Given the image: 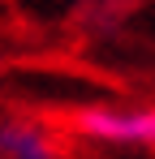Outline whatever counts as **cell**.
Here are the masks:
<instances>
[{"mask_svg":"<svg viewBox=\"0 0 155 159\" xmlns=\"http://www.w3.org/2000/svg\"><path fill=\"white\" fill-rule=\"evenodd\" d=\"M73 129L95 142H116V146H155V107L138 112H116V107H82L73 112Z\"/></svg>","mask_w":155,"mask_h":159,"instance_id":"obj_1","label":"cell"},{"mask_svg":"<svg viewBox=\"0 0 155 159\" xmlns=\"http://www.w3.org/2000/svg\"><path fill=\"white\" fill-rule=\"evenodd\" d=\"M0 159H60L43 125L30 120H4L0 125Z\"/></svg>","mask_w":155,"mask_h":159,"instance_id":"obj_2","label":"cell"}]
</instances>
